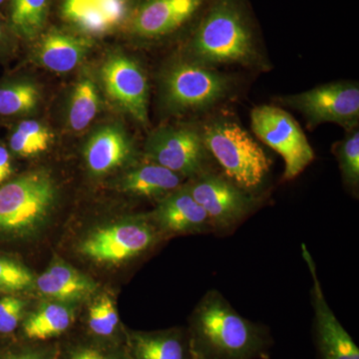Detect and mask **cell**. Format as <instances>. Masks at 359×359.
<instances>
[{
    "instance_id": "8992f818",
    "label": "cell",
    "mask_w": 359,
    "mask_h": 359,
    "mask_svg": "<svg viewBox=\"0 0 359 359\" xmlns=\"http://www.w3.org/2000/svg\"><path fill=\"white\" fill-rule=\"evenodd\" d=\"M252 132L285 161L283 179L297 178L314 160L313 149L294 118L287 111L261 105L250 112Z\"/></svg>"
},
{
    "instance_id": "ac0fdd59",
    "label": "cell",
    "mask_w": 359,
    "mask_h": 359,
    "mask_svg": "<svg viewBox=\"0 0 359 359\" xmlns=\"http://www.w3.org/2000/svg\"><path fill=\"white\" fill-rule=\"evenodd\" d=\"M35 290L51 301L75 304L89 299L96 292L97 283L63 259L55 257L44 273L37 276Z\"/></svg>"
},
{
    "instance_id": "cb8c5ba5",
    "label": "cell",
    "mask_w": 359,
    "mask_h": 359,
    "mask_svg": "<svg viewBox=\"0 0 359 359\" xmlns=\"http://www.w3.org/2000/svg\"><path fill=\"white\" fill-rule=\"evenodd\" d=\"M57 359H131L124 342L95 339L85 334L58 344Z\"/></svg>"
},
{
    "instance_id": "83f0119b",
    "label": "cell",
    "mask_w": 359,
    "mask_h": 359,
    "mask_svg": "<svg viewBox=\"0 0 359 359\" xmlns=\"http://www.w3.org/2000/svg\"><path fill=\"white\" fill-rule=\"evenodd\" d=\"M348 133L335 145L334 153L339 161L340 173L347 190L358 196L359 187V132L358 128L347 130Z\"/></svg>"
},
{
    "instance_id": "4fadbf2b",
    "label": "cell",
    "mask_w": 359,
    "mask_h": 359,
    "mask_svg": "<svg viewBox=\"0 0 359 359\" xmlns=\"http://www.w3.org/2000/svg\"><path fill=\"white\" fill-rule=\"evenodd\" d=\"M162 235H199L214 233L211 219L183 184L158 202L150 216Z\"/></svg>"
},
{
    "instance_id": "3957f363",
    "label": "cell",
    "mask_w": 359,
    "mask_h": 359,
    "mask_svg": "<svg viewBox=\"0 0 359 359\" xmlns=\"http://www.w3.org/2000/svg\"><path fill=\"white\" fill-rule=\"evenodd\" d=\"M200 130L205 148L226 178L250 193L264 183L271 171V160L237 120L215 116Z\"/></svg>"
},
{
    "instance_id": "d6a6232c",
    "label": "cell",
    "mask_w": 359,
    "mask_h": 359,
    "mask_svg": "<svg viewBox=\"0 0 359 359\" xmlns=\"http://www.w3.org/2000/svg\"><path fill=\"white\" fill-rule=\"evenodd\" d=\"M9 32H11V30L8 25H6L0 20V50L6 46L9 40Z\"/></svg>"
},
{
    "instance_id": "836d02e7",
    "label": "cell",
    "mask_w": 359,
    "mask_h": 359,
    "mask_svg": "<svg viewBox=\"0 0 359 359\" xmlns=\"http://www.w3.org/2000/svg\"><path fill=\"white\" fill-rule=\"evenodd\" d=\"M8 4V0H0V7L7 6Z\"/></svg>"
},
{
    "instance_id": "9c48e42d",
    "label": "cell",
    "mask_w": 359,
    "mask_h": 359,
    "mask_svg": "<svg viewBox=\"0 0 359 359\" xmlns=\"http://www.w3.org/2000/svg\"><path fill=\"white\" fill-rule=\"evenodd\" d=\"M189 190L211 219L214 233L237 228L256 209L257 199L214 170L189 180Z\"/></svg>"
},
{
    "instance_id": "d4e9b609",
    "label": "cell",
    "mask_w": 359,
    "mask_h": 359,
    "mask_svg": "<svg viewBox=\"0 0 359 359\" xmlns=\"http://www.w3.org/2000/svg\"><path fill=\"white\" fill-rule=\"evenodd\" d=\"M54 135L44 123L25 120L16 125L9 137L11 152L21 158H33L46 152Z\"/></svg>"
},
{
    "instance_id": "277c9868",
    "label": "cell",
    "mask_w": 359,
    "mask_h": 359,
    "mask_svg": "<svg viewBox=\"0 0 359 359\" xmlns=\"http://www.w3.org/2000/svg\"><path fill=\"white\" fill-rule=\"evenodd\" d=\"M235 88L233 78L217 68L179 59L160 77V98L172 114L203 112L223 102Z\"/></svg>"
},
{
    "instance_id": "44dd1931",
    "label": "cell",
    "mask_w": 359,
    "mask_h": 359,
    "mask_svg": "<svg viewBox=\"0 0 359 359\" xmlns=\"http://www.w3.org/2000/svg\"><path fill=\"white\" fill-rule=\"evenodd\" d=\"M184 180L171 170L148 161L131 168L123 175L119 188L129 195L159 202L183 185Z\"/></svg>"
},
{
    "instance_id": "5bb4252c",
    "label": "cell",
    "mask_w": 359,
    "mask_h": 359,
    "mask_svg": "<svg viewBox=\"0 0 359 359\" xmlns=\"http://www.w3.org/2000/svg\"><path fill=\"white\" fill-rule=\"evenodd\" d=\"M130 0H61L63 20L85 37L102 36L126 21Z\"/></svg>"
},
{
    "instance_id": "9a60e30c",
    "label": "cell",
    "mask_w": 359,
    "mask_h": 359,
    "mask_svg": "<svg viewBox=\"0 0 359 359\" xmlns=\"http://www.w3.org/2000/svg\"><path fill=\"white\" fill-rule=\"evenodd\" d=\"M134 146L120 125L107 124L95 130L84 148V158L90 173L101 177L119 169L132 160Z\"/></svg>"
},
{
    "instance_id": "6da1fadb",
    "label": "cell",
    "mask_w": 359,
    "mask_h": 359,
    "mask_svg": "<svg viewBox=\"0 0 359 359\" xmlns=\"http://www.w3.org/2000/svg\"><path fill=\"white\" fill-rule=\"evenodd\" d=\"M195 359H269V328L245 318L219 290L198 302L187 327Z\"/></svg>"
},
{
    "instance_id": "d6986e66",
    "label": "cell",
    "mask_w": 359,
    "mask_h": 359,
    "mask_svg": "<svg viewBox=\"0 0 359 359\" xmlns=\"http://www.w3.org/2000/svg\"><path fill=\"white\" fill-rule=\"evenodd\" d=\"M76 320V309L69 302L49 301L26 314L20 327V339L52 341L67 334Z\"/></svg>"
},
{
    "instance_id": "1f68e13d",
    "label": "cell",
    "mask_w": 359,
    "mask_h": 359,
    "mask_svg": "<svg viewBox=\"0 0 359 359\" xmlns=\"http://www.w3.org/2000/svg\"><path fill=\"white\" fill-rule=\"evenodd\" d=\"M14 172L13 156L11 151L0 144V185L6 183Z\"/></svg>"
},
{
    "instance_id": "f546056e",
    "label": "cell",
    "mask_w": 359,
    "mask_h": 359,
    "mask_svg": "<svg viewBox=\"0 0 359 359\" xmlns=\"http://www.w3.org/2000/svg\"><path fill=\"white\" fill-rule=\"evenodd\" d=\"M58 344L52 341L9 342L0 346V359H57Z\"/></svg>"
},
{
    "instance_id": "484cf974",
    "label": "cell",
    "mask_w": 359,
    "mask_h": 359,
    "mask_svg": "<svg viewBox=\"0 0 359 359\" xmlns=\"http://www.w3.org/2000/svg\"><path fill=\"white\" fill-rule=\"evenodd\" d=\"M86 334L109 341H125L124 327L120 323L114 302L107 294L98 297L89 306Z\"/></svg>"
},
{
    "instance_id": "f1b7e54d",
    "label": "cell",
    "mask_w": 359,
    "mask_h": 359,
    "mask_svg": "<svg viewBox=\"0 0 359 359\" xmlns=\"http://www.w3.org/2000/svg\"><path fill=\"white\" fill-rule=\"evenodd\" d=\"M35 278L22 264L0 257V292L7 294H25L35 290Z\"/></svg>"
},
{
    "instance_id": "8fae6325",
    "label": "cell",
    "mask_w": 359,
    "mask_h": 359,
    "mask_svg": "<svg viewBox=\"0 0 359 359\" xmlns=\"http://www.w3.org/2000/svg\"><path fill=\"white\" fill-rule=\"evenodd\" d=\"M100 75L110 98L137 122L147 124L149 82L140 63L126 54H113L104 61Z\"/></svg>"
},
{
    "instance_id": "7402d4cb",
    "label": "cell",
    "mask_w": 359,
    "mask_h": 359,
    "mask_svg": "<svg viewBox=\"0 0 359 359\" xmlns=\"http://www.w3.org/2000/svg\"><path fill=\"white\" fill-rule=\"evenodd\" d=\"M101 107V97L95 80L85 74L71 91L67 106V124L73 132L88 128Z\"/></svg>"
},
{
    "instance_id": "ba28073f",
    "label": "cell",
    "mask_w": 359,
    "mask_h": 359,
    "mask_svg": "<svg viewBox=\"0 0 359 359\" xmlns=\"http://www.w3.org/2000/svg\"><path fill=\"white\" fill-rule=\"evenodd\" d=\"M146 158L184 179L211 171L212 156L205 148L200 128L178 125L155 130L145 143Z\"/></svg>"
},
{
    "instance_id": "7a4b0ae2",
    "label": "cell",
    "mask_w": 359,
    "mask_h": 359,
    "mask_svg": "<svg viewBox=\"0 0 359 359\" xmlns=\"http://www.w3.org/2000/svg\"><path fill=\"white\" fill-rule=\"evenodd\" d=\"M187 61L204 67L241 65L268 69L254 32L236 0H217L198 26Z\"/></svg>"
},
{
    "instance_id": "603a6c76",
    "label": "cell",
    "mask_w": 359,
    "mask_h": 359,
    "mask_svg": "<svg viewBox=\"0 0 359 359\" xmlns=\"http://www.w3.org/2000/svg\"><path fill=\"white\" fill-rule=\"evenodd\" d=\"M8 25L21 39H36L46 25L49 0H8Z\"/></svg>"
},
{
    "instance_id": "4dcf8cb0",
    "label": "cell",
    "mask_w": 359,
    "mask_h": 359,
    "mask_svg": "<svg viewBox=\"0 0 359 359\" xmlns=\"http://www.w3.org/2000/svg\"><path fill=\"white\" fill-rule=\"evenodd\" d=\"M27 302L16 294L0 297V335L7 337L20 330L25 320Z\"/></svg>"
},
{
    "instance_id": "4316f807",
    "label": "cell",
    "mask_w": 359,
    "mask_h": 359,
    "mask_svg": "<svg viewBox=\"0 0 359 359\" xmlns=\"http://www.w3.org/2000/svg\"><path fill=\"white\" fill-rule=\"evenodd\" d=\"M39 86L30 80H14L0 85V116L32 114L40 103Z\"/></svg>"
},
{
    "instance_id": "30bf717a",
    "label": "cell",
    "mask_w": 359,
    "mask_h": 359,
    "mask_svg": "<svg viewBox=\"0 0 359 359\" xmlns=\"http://www.w3.org/2000/svg\"><path fill=\"white\" fill-rule=\"evenodd\" d=\"M283 104L299 111L309 127L334 123L347 130L358 128L359 87L353 81H335L282 98Z\"/></svg>"
},
{
    "instance_id": "ffe728a7",
    "label": "cell",
    "mask_w": 359,
    "mask_h": 359,
    "mask_svg": "<svg viewBox=\"0 0 359 359\" xmlns=\"http://www.w3.org/2000/svg\"><path fill=\"white\" fill-rule=\"evenodd\" d=\"M90 47L91 44L87 37L52 32L40 39L35 57L47 70L68 73L84 60Z\"/></svg>"
},
{
    "instance_id": "2e32d148",
    "label": "cell",
    "mask_w": 359,
    "mask_h": 359,
    "mask_svg": "<svg viewBox=\"0 0 359 359\" xmlns=\"http://www.w3.org/2000/svg\"><path fill=\"white\" fill-rule=\"evenodd\" d=\"M204 0H147L133 20V30L144 39H158L188 22Z\"/></svg>"
},
{
    "instance_id": "5b68a950",
    "label": "cell",
    "mask_w": 359,
    "mask_h": 359,
    "mask_svg": "<svg viewBox=\"0 0 359 359\" xmlns=\"http://www.w3.org/2000/svg\"><path fill=\"white\" fill-rule=\"evenodd\" d=\"M50 175L32 171L0 185V235L26 237L41 228L55 204Z\"/></svg>"
},
{
    "instance_id": "e0dca14e",
    "label": "cell",
    "mask_w": 359,
    "mask_h": 359,
    "mask_svg": "<svg viewBox=\"0 0 359 359\" xmlns=\"http://www.w3.org/2000/svg\"><path fill=\"white\" fill-rule=\"evenodd\" d=\"M124 339L131 359H195L187 327L154 332L124 327Z\"/></svg>"
},
{
    "instance_id": "52a82bcc",
    "label": "cell",
    "mask_w": 359,
    "mask_h": 359,
    "mask_svg": "<svg viewBox=\"0 0 359 359\" xmlns=\"http://www.w3.org/2000/svg\"><path fill=\"white\" fill-rule=\"evenodd\" d=\"M160 235L151 218L123 219L92 231L80 244L79 252L96 263H125L147 252Z\"/></svg>"
},
{
    "instance_id": "7c38bea8",
    "label": "cell",
    "mask_w": 359,
    "mask_h": 359,
    "mask_svg": "<svg viewBox=\"0 0 359 359\" xmlns=\"http://www.w3.org/2000/svg\"><path fill=\"white\" fill-rule=\"evenodd\" d=\"M302 250L313 278V339L318 359H359L358 346L328 306L311 252L304 244Z\"/></svg>"
}]
</instances>
